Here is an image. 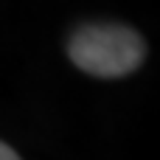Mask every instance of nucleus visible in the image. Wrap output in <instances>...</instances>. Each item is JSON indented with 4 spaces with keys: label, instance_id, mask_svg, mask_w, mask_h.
<instances>
[{
    "label": "nucleus",
    "instance_id": "obj_1",
    "mask_svg": "<svg viewBox=\"0 0 160 160\" xmlns=\"http://www.w3.org/2000/svg\"><path fill=\"white\" fill-rule=\"evenodd\" d=\"M68 53L73 65L98 79H118L138 70L146 59V42L129 25L96 22L70 37Z\"/></svg>",
    "mask_w": 160,
    "mask_h": 160
},
{
    "label": "nucleus",
    "instance_id": "obj_2",
    "mask_svg": "<svg viewBox=\"0 0 160 160\" xmlns=\"http://www.w3.org/2000/svg\"><path fill=\"white\" fill-rule=\"evenodd\" d=\"M0 160H22V158H20L8 143H3V141H0Z\"/></svg>",
    "mask_w": 160,
    "mask_h": 160
}]
</instances>
